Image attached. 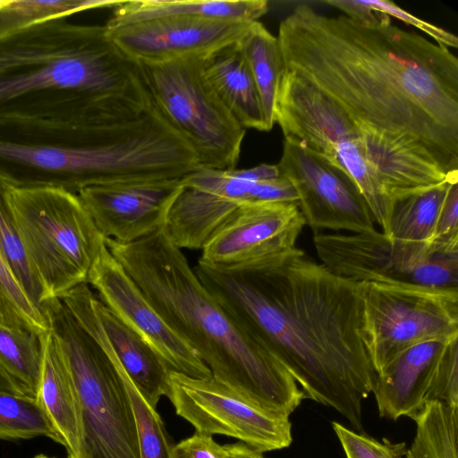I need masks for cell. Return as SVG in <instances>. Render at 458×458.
I'll return each mask as SVG.
<instances>
[{
  "instance_id": "obj_1",
  "label": "cell",
  "mask_w": 458,
  "mask_h": 458,
  "mask_svg": "<svg viewBox=\"0 0 458 458\" xmlns=\"http://www.w3.org/2000/svg\"><path fill=\"white\" fill-rule=\"evenodd\" d=\"M283 71L332 98L359 123L417 139L458 166V58L393 25L362 24L308 4L279 24Z\"/></svg>"
},
{
  "instance_id": "obj_2",
  "label": "cell",
  "mask_w": 458,
  "mask_h": 458,
  "mask_svg": "<svg viewBox=\"0 0 458 458\" xmlns=\"http://www.w3.org/2000/svg\"><path fill=\"white\" fill-rule=\"evenodd\" d=\"M208 292L301 385L305 398L361 429V403L377 373L360 336V283L339 276L298 248L237 269L198 262Z\"/></svg>"
},
{
  "instance_id": "obj_3",
  "label": "cell",
  "mask_w": 458,
  "mask_h": 458,
  "mask_svg": "<svg viewBox=\"0 0 458 458\" xmlns=\"http://www.w3.org/2000/svg\"><path fill=\"white\" fill-rule=\"evenodd\" d=\"M151 106L105 25L56 18L0 33V122L123 121Z\"/></svg>"
},
{
  "instance_id": "obj_4",
  "label": "cell",
  "mask_w": 458,
  "mask_h": 458,
  "mask_svg": "<svg viewBox=\"0 0 458 458\" xmlns=\"http://www.w3.org/2000/svg\"><path fill=\"white\" fill-rule=\"evenodd\" d=\"M167 324L195 351L212 377L267 413L286 419L305 398L298 384L251 338L197 276L165 227L139 241L105 239Z\"/></svg>"
},
{
  "instance_id": "obj_5",
  "label": "cell",
  "mask_w": 458,
  "mask_h": 458,
  "mask_svg": "<svg viewBox=\"0 0 458 458\" xmlns=\"http://www.w3.org/2000/svg\"><path fill=\"white\" fill-rule=\"evenodd\" d=\"M169 158L151 114L115 122H0V176L14 188L78 194L96 185L158 180Z\"/></svg>"
},
{
  "instance_id": "obj_6",
  "label": "cell",
  "mask_w": 458,
  "mask_h": 458,
  "mask_svg": "<svg viewBox=\"0 0 458 458\" xmlns=\"http://www.w3.org/2000/svg\"><path fill=\"white\" fill-rule=\"evenodd\" d=\"M92 295L82 284L42 308L75 393L81 433L75 458H140L122 368L98 327Z\"/></svg>"
},
{
  "instance_id": "obj_7",
  "label": "cell",
  "mask_w": 458,
  "mask_h": 458,
  "mask_svg": "<svg viewBox=\"0 0 458 458\" xmlns=\"http://www.w3.org/2000/svg\"><path fill=\"white\" fill-rule=\"evenodd\" d=\"M10 204L28 258L50 298L81 284L105 237L78 194L58 188H14Z\"/></svg>"
},
{
  "instance_id": "obj_8",
  "label": "cell",
  "mask_w": 458,
  "mask_h": 458,
  "mask_svg": "<svg viewBox=\"0 0 458 458\" xmlns=\"http://www.w3.org/2000/svg\"><path fill=\"white\" fill-rule=\"evenodd\" d=\"M137 63L154 106L192 148L199 166L235 168L246 129L207 81L203 57Z\"/></svg>"
},
{
  "instance_id": "obj_9",
  "label": "cell",
  "mask_w": 458,
  "mask_h": 458,
  "mask_svg": "<svg viewBox=\"0 0 458 458\" xmlns=\"http://www.w3.org/2000/svg\"><path fill=\"white\" fill-rule=\"evenodd\" d=\"M360 336L376 373L409 348L458 336V287L360 283Z\"/></svg>"
},
{
  "instance_id": "obj_10",
  "label": "cell",
  "mask_w": 458,
  "mask_h": 458,
  "mask_svg": "<svg viewBox=\"0 0 458 458\" xmlns=\"http://www.w3.org/2000/svg\"><path fill=\"white\" fill-rule=\"evenodd\" d=\"M320 263L358 283H403L458 287V251L430 243L395 241L377 229L367 233H318L313 237Z\"/></svg>"
},
{
  "instance_id": "obj_11",
  "label": "cell",
  "mask_w": 458,
  "mask_h": 458,
  "mask_svg": "<svg viewBox=\"0 0 458 458\" xmlns=\"http://www.w3.org/2000/svg\"><path fill=\"white\" fill-rule=\"evenodd\" d=\"M196 432L239 439L260 453L288 447L289 418H276L212 377L196 378L171 370L166 395Z\"/></svg>"
},
{
  "instance_id": "obj_12",
  "label": "cell",
  "mask_w": 458,
  "mask_h": 458,
  "mask_svg": "<svg viewBox=\"0 0 458 458\" xmlns=\"http://www.w3.org/2000/svg\"><path fill=\"white\" fill-rule=\"evenodd\" d=\"M298 194V207L314 233L376 230L373 215L351 177L321 155L284 139L276 165Z\"/></svg>"
},
{
  "instance_id": "obj_13",
  "label": "cell",
  "mask_w": 458,
  "mask_h": 458,
  "mask_svg": "<svg viewBox=\"0 0 458 458\" xmlns=\"http://www.w3.org/2000/svg\"><path fill=\"white\" fill-rule=\"evenodd\" d=\"M279 176L276 165L224 170L199 167L184 177V187L165 225L167 235L182 250H201L241 208L256 204L255 191L259 182Z\"/></svg>"
},
{
  "instance_id": "obj_14",
  "label": "cell",
  "mask_w": 458,
  "mask_h": 458,
  "mask_svg": "<svg viewBox=\"0 0 458 458\" xmlns=\"http://www.w3.org/2000/svg\"><path fill=\"white\" fill-rule=\"evenodd\" d=\"M100 301L140 335L171 370L209 378L210 369L195 351L167 324L121 263L105 245L89 276Z\"/></svg>"
},
{
  "instance_id": "obj_15",
  "label": "cell",
  "mask_w": 458,
  "mask_h": 458,
  "mask_svg": "<svg viewBox=\"0 0 458 458\" xmlns=\"http://www.w3.org/2000/svg\"><path fill=\"white\" fill-rule=\"evenodd\" d=\"M305 220L296 203H260L241 208L201 248L199 262L237 269L294 250Z\"/></svg>"
},
{
  "instance_id": "obj_16",
  "label": "cell",
  "mask_w": 458,
  "mask_h": 458,
  "mask_svg": "<svg viewBox=\"0 0 458 458\" xmlns=\"http://www.w3.org/2000/svg\"><path fill=\"white\" fill-rule=\"evenodd\" d=\"M251 22L164 16L105 27L111 39L135 61L205 57L236 42Z\"/></svg>"
},
{
  "instance_id": "obj_17",
  "label": "cell",
  "mask_w": 458,
  "mask_h": 458,
  "mask_svg": "<svg viewBox=\"0 0 458 458\" xmlns=\"http://www.w3.org/2000/svg\"><path fill=\"white\" fill-rule=\"evenodd\" d=\"M184 187V177L90 186L80 197L97 228L121 243L143 239L165 227Z\"/></svg>"
},
{
  "instance_id": "obj_18",
  "label": "cell",
  "mask_w": 458,
  "mask_h": 458,
  "mask_svg": "<svg viewBox=\"0 0 458 458\" xmlns=\"http://www.w3.org/2000/svg\"><path fill=\"white\" fill-rule=\"evenodd\" d=\"M448 340L416 344L377 373L372 392L381 417L394 420L403 416L411 418L423 408Z\"/></svg>"
},
{
  "instance_id": "obj_19",
  "label": "cell",
  "mask_w": 458,
  "mask_h": 458,
  "mask_svg": "<svg viewBox=\"0 0 458 458\" xmlns=\"http://www.w3.org/2000/svg\"><path fill=\"white\" fill-rule=\"evenodd\" d=\"M91 305L98 327L111 351L147 403L156 409L159 399L168 394L170 368L94 293Z\"/></svg>"
},
{
  "instance_id": "obj_20",
  "label": "cell",
  "mask_w": 458,
  "mask_h": 458,
  "mask_svg": "<svg viewBox=\"0 0 458 458\" xmlns=\"http://www.w3.org/2000/svg\"><path fill=\"white\" fill-rule=\"evenodd\" d=\"M203 73L218 98L244 129L267 131L257 86L236 42L203 57Z\"/></svg>"
},
{
  "instance_id": "obj_21",
  "label": "cell",
  "mask_w": 458,
  "mask_h": 458,
  "mask_svg": "<svg viewBox=\"0 0 458 458\" xmlns=\"http://www.w3.org/2000/svg\"><path fill=\"white\" fill-rule=\"evenodd\" d=\"M35 399L56 432L67 458L80 446V422L72 382L52 333L42 335V364Z\"/></svg>"
},
{
  "instance_id": "obj_22",
  "label": "cell",
  "mask_w": 458,
  "mask_h": 458,
  "mask_svg": "<svg viewBox=\"0 0 458 458\" xmlns=\"http://www.w3.org/2000/svg\"><path fill=\"white\" fill-rule=\"evenodd\" d=\"M106 25L164 16H187L253 22L268 11L266 0L118 1Z\"/></svg>"
},
{
  "instance_id": "obj_23",
  "label": "cell",
  "mask_w": 458,
  "mask_h": 458,
  "mask_svg": "<svg viewBox=\"0 0 458 458\" xmlns=\"http://www.w3.org/2000/svg\"><path fill=\"white\" fill-rule=\"evenodd\" d=\"M236 45L257 86L266 129L270 131L275 124V107L283 74V61L277 38L257 21L248 26Z\"/></svg>"
},
{
  "instance_id": "obj_24",
  "label": "cell",
  "mask_w": 458,
  "mask_h": 458,
  "mask_svg": "<svg viewBox=\"0 0 458 458\" xmlns=\"http://www.w3.org/2000/svg\"><path fill=\"white\" fill-rule=\"evenodd\" d=\"M454 182H458V177L394 199L387 236L395 241L429 243L443 201Z\"/></svg>"
},
{
  "instance_id": "obj_25",
  "label": "cell",
  "mask_w": 458,
  "mask_h": 458,
  "mask_svg": "<svg viewBox=\"0 0 458 458\" xmlns=\"http://www.w3.org/2000/svg\"><path fill=\"white\" fill-rule=\"evenodd\" d=\"M411 419L416 434L405 458H458V406L427 403Z\"/></svg>"
},
{
  "instance_id": "obj_26",
  "label": "cell",
  "mask_w": 458,
  "mask_h": 458,
  "mask_svg": "<svg viewBox=\"0 0 458 458\" xmlns=\"http://www.w3.org/2000/svg\"><path fill=\"white\" fill-rule=\"evenodd\" d=\"M11 187L0 176V254L27 296L42 311L44 304L51 298L20 237L10 204Z\"/></svg>"
},
{
  "instance_id": "obj_27",
  "label": "cell",
  "mask_w": 458,
  "mask_h": 458,
  "mask_svg": "<svg viewBox=\"0 0 458 458\" xmlns=\"http://www.w3.org/2000/svg\"><path fill=\"white\" fill-rule=\"evenodd\" d=\"M42 364V335L0 325V367L24 394L35 398Z\"/></svg>"
},
{
  "instance_id": "obj_28",
  "label": "cell",
  "mask_w": 458,
  "mask_h": 458,
  "mask_svg": "<svg viewBox=\"0 0 458 458\" xmlns=\"http://www.w3.org/2000/svg\"><path fill=\"white\" fill-rule=\"evenodd\" d=\"M117 2L112 0H8L0 7V33L42 21L67 18L89 9H112Z\"/></svg>"
},
{
  "instance_id": "obj_29",
  "label": "cell",
  "mask_w": 458,
  "mask_h": 458,
  "mask_svg": "<svg viewBox=\"0 0 458 458\" xmlns=\"http://www.w3.org/2000/svg\"><path fill=\"white\" fill-rule=\"evenodd\" d=\"M59 437L35 398L0 389V439Z\"/></svg>"
},
{
  "instance_id": "obj_30",
  "label": "cell",
  "mask_w": 458,
  "mask_h": 458,
  "mask_svg": "<svg viewBox=\"0 0 458 458\" xmlns=\"http://www.w3.org/2000/svg\"><path fill=\"white\" fill-rule=\"evenodd\" d=\"M0 325L34 331H50L43 312L37 308L16 281L0 254Z\"/></svg>"
},
{
  "instance_id": "obj_31",
  "label": "cell",
  "mask_w": 458,
  "mask_h": 458,
  "mask_svg": "<svg viewBox=\"0 0 458 458\" xmlns=\"http://www.w3.org/2000/svg\"><path fill=\"white\" fill-rule=\"evenodd\" d=\"M121 368L134 411L140 458H172L173 445L160 416L156 409L147 403L122 366Z\"/></svg>"
},
{
  "instance_id": "obj_32",
  "label": "cell",
  "mask_w": 458,
  "mask_h": 458,
  "mask_svg": "<svg viewBox=\"0 0 458 458\" xmlns=\"http://www.w3.org/2000/svg\"><path fill=\"white\" fill-rule=\"evenodd\" d=\"M335 432L346 458H404L405 443H392L386 438L378 441L364 434L352 431L334 421Z\"/></svg>"
},
{
  "instance_id": "obj_33",
  "label": "cell",
  "mask_w": 458,
  "mask_h": 458,
  "mask_svg": "<svg viewBox=\"0 0 458 458\" xmlns=\"http://www.w3.org/2000/svg\"><path fill=\"white\" fill-rule=\"evenodd\" d=\"M430 402L458 406V336L445 345L425 398Z\"/></svg>"
},
{
  "instance_id": "obj_34",
  "label": "cell",
  "mask_w": 458,
  "mask_h": 458,
  "mask_svg": "<svg viewBox=\"0 0 458 458\" xmlns=\"http://www.w3.org/2000/svg\"><path fill=\"white\" fill-rule=\"evenodd\" d=\"M429 243L441 250L458 251V182L448 188Z\"/></svg>"
},
{
  "instance_id": "obj_35",
  "label": "cell",
  "mask_w": 458,
  "mask_h": 458,
  "mask_svg": "<svg viewBox=\"0 0 458 458\" xmlns=\"http://www.w3.org/2000/svg\"><path fill=\"white\" fill-rule=\"evenodd\" d=\"M364 2L371 10L385 13L389 17L394 16L407 24L420 29L429 37L433 38L437 43L442 44L447 47H458V38L454 34L419 19L393 2L388 0H364Z\"/></svg>"
},
{
  "instance_id": "obj_36",
  "label": "cell",
  "mask_w": 458,
  "mask_h": 458,
  "mask_svg": "<svg viewBox=\"0 0 458 458\" xmlns=\"http://www.w3.org/2000/svg\"><path fill=\"white\" fill-rule=\"evenodd\" d=\"M172 458H226V450L212 436L196 432L173 445Z\"/></svg>"
},
{
  "instance_id": "obj_37",
  "label": "cell",
  "mask_w": 458,
  "mask_h": 458,
  "mask_svg": "<svg viewBox=\"0 0 458 458\" xmlns=\"http://www.w3.org/2000/svg\"><path fill=\"white\" fill-rule=\"evenodd\" d=\"M226 458H265L262 453L242 443L225 445Z\"/></svg>"
},
{
  "instance_id": "obj_38",
  "label": "cell",
  "mask_w": 458,
  "mask_h": 458,
  "mask_svg": "<svg viewBox=\"0 0 458 458\" xmlns=\"http://www.w3.org/2000/svg\"><path fill=\"white\" fill-rule=\"evenodd\" d=\"M0 389L13 394H24L19 386L0 367ZM26 395V394H25Z\"/></svg>"
},
{
  "instance_id": "obj_39",
  "label": "cell",
  "mask_w": 458,
  "mask_h": 458,
  "mask_svg": "<svg viewBox=\"0 0 458 458\" xmlns=\"http://www.w3.org/2000/svg\"><path fill=\"white\" fill-rule=\"evenodd\" d=\"M33 458H56V457L49 456V455H47L44 454H38L35 455Z\"/></svg>"
},
{
  "instance_id": "obj_40",
  "label": "cell",
  "mask_w": 458,
  "mask_h": 458,
  "mask_svg": "<svg viewBox=\"0 0 458 458\" xmlns=\"http://www.w3.org/2000/svg\"><path fill=\"white\" fill-rule=\"evenodd\" d=\"M7 2L8 0H0V7L4 5Z\"/></svg>"
}]
</instances>
